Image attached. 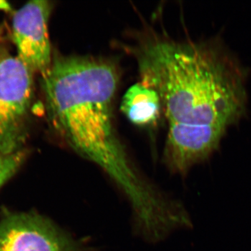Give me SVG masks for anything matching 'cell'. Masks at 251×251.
<instances>
[{"mask_svg": "<svg viewBox=\"0 0 251 251\" xmlns=\"http://www.w3.org/2000/svg\"><path fill=\"white\" fill-rule=\"evenodd\" d=\"M1 35H2V31H1V28L0 27V41L1 39Z\"/></svg>", "mask_w": 251, "mask_h": 251, "instance_id": "cell-10", "label": "cell"}, {"mask_svg": "<svg viewBox=\"0 0 251 251\" xmlns=\"http://www.w3.org/2000/svg\"><path fill=\"white\" fill-rule=\"evenodd\" d=\"M51 9L49 1H31L18 9L13 18L17 57L32 73H38L41 77L49 72L53 59L49 35Z\"/></svg>", "mask_w": 251, "mask_h": 251, "instance_id": "cell-5", "label": "cell"}, {"mask_svg": "<svg viewBox=\"0 0 251 251\" xmlns=\"http://www.w3.org/2000/svg\"><path fill=\"white\" fill-rule=\"evenodd\" d=\"M23 157L21 151L11 155L0 154V188L18 171Z\"/></svg>", "mask_w": 251, "mask_h": 251, "instance_id": "cell-8", "label": "cell"}, {"mask_svg": "<svg viewBox=\"0 0 251 251\" xmlns=\"http://www.w3.org/2000/svg\"><path fill=\"white\" fill-rule=\"evenodd\" d=\"M0 251H82V245L46 218L21 213L0 221Z\"/></svg>", "mask_w": 251, "mask_h": 251, "instance_id": "cell-4", "label": "cell"}, {"mask_svg": "<svg viewBox=\"0 0 251 251\" xmlns=\"http://www.w3.org/2000/svg\"><path fill=\"white\" fill-rule=\"evenodd\" d=\"M161 108L158 93L141 82L132 85L122 98V111L134 125L147 126L154 123L159 116Z\"/></svg>", "mask_w": 251, "mask_h": 251, "instance_id": "cell-7", "label": "cell"}, {"mask_svg": "<svg viewBox=\"0 0 251 251\" xmlns=\"http://www.w3.org/2000/svg\"><path fill=\"white\" fill-rule=\"evenodd\" d=\"M32 74L17 55L0 49V154L19 152L27 138Z\"/></svg>", "mask_w": 251, "mask_h": 251, "instance_id": "cell-3", "label": "cell"}, {"mask_svg": "<svg viewBox=\"0 0 251 251\" xmlns=\"http://www.w3.org/2000/svg\"><path fill=\"white\" fill-rule=\"evenodd\" d=\"M227 129L219 125L168 127L164 151L168 169L185 176L193 166L209 161L219 150Z\"/></svg>", "mask_w": 251, "mask_h": 251, "instance_id": "cell-6", "label": "cell"}, {"mask_svg": "<svg viewBox=\"0 0 251 251\" xmlns=\"http://www.w3.org/2000/svg\"><path fill=\"white\" fill-rule=\"evenodd\" d=\"M11 10V5L7 1L0 0V11H9Z\"/></svg>", "mask_w": 251, "mask_h": 251, "instance_id": "cell-9", "label": "cell"}, {"mask_svg": "<svg viewBox=\"0 0 251 251\" xmlns=\"http://www.w3.org/2000/svg\"><path fill=\"white\" fill-rule=\"evenodd\" d=\"M118 83L111 62L54 57L42 77L46 113L64 143L100 166L122 188L135 219L148 221L163 209L165 197L137 171L117 137L112 108Z\"/></svg>", "mask_w": 251, "mask_h": 251, "instance_id": "cell-1", "label": "cell"}, {"mask_svg": "<svg viewBox=\"0 0 251 251\" xmlns=\"http://www.w3.org/2000/svg\"><path fill=\"white\" fill-rule=\"evenodd\" d=\"M133 52L141 82L159 96L168 127L229 128L245 116L248 72L219 38L193 42L154 36Z\"/></svg>", "mask_w": 251, "mask_h": 251, "instance_id": "cell-2", "label": "cell"}]
</instances>
